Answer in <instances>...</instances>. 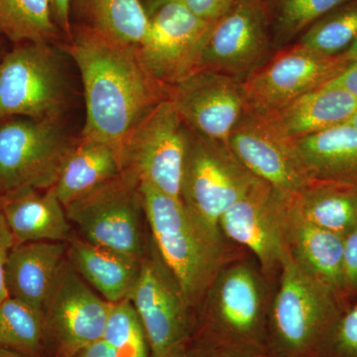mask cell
<instances>
[{
    "label": "cell",
    "mask_w": 357,
    "mask_h": 357,
    "mask_svg": "<svg viewBox=\"0 0 357 357\" xmlns=\"http://www.w3.org/2000/svg\"><path fill=\"white\" fill-rule=\"evenodd\" d=\"M262 274L245 262L225 265L204 296L192 340L225 351L267 354L272 298Z\"/></svg>",
    "instance_id": "obj_3"
},
{
    "label": "cell",
    "mask_w": 357,
    "mask_h": 357,
    "mask_svg": "<svg viewBox=\"0 0 357 357\" xmlns=\"http://www.w3.org/2000/svg\"><path fill=\"white\" fill-rule=\"evenodd\" d=\"M344 296L349 303L357 297V225L345 237Z\"/></svg>",
    "instance_id": "obj_33"
},
{
    "label": "cell",
    "mask_w": 357,
    "mask_h": 357,
    "mask_svg": "<svg viewBox=\"0 0 357 357\" xmlns=\"http://www.w3.org/2000/svg\"><path fill=\"white\" fill-rule=\"evenodd\" d=\"M77 143L60 121L7 119L0 124V196L20 188L52 189Z\"/></svg>",
    "instance_id": "obj_9"
},
{
    "label": "cell",
    "mask_w": 357,
    "mask_h": 357,
    "mask_svg": "<svg viewBox=\"0 0 357 357\" xmlns=\"http://www.w3.org/2000/svg\"><path fill=\"white\" fill-rule=\"evenodd\" d=\"M274 52L266 0H237L215 21L197 70H213L243 82Z\"/></svg>",
    "instance_id": "obj_15"
},
{
    "label": "cell",
    "mask_w": 357,
    "mask_h": 357,
    "mask_svg": "<svg viewBox=\"0 0 357 357\" xmlns=\"http://www.w3.org/2000/svg\"><path fill=\"white\" fill-rule=\"evenodd\" d=\"M110 307L66 258L44 304L45 342L56 357L76 356L102 338Z\"/></svg>",
    "instance_id": "obj_14"
},
{
    "label": "cell",
    "mask_w": 357,
    "mask_h": 357,
    "mask_svg": "<svg viewBox=\"0 0 357 357\" xmlns=\"http://www.w3.org/2000/svg\"><path fill=\"white\" fill-rule=\"evenodd\" d=\"M187 128V147L180 198L192 215L217 232L223 213L255 184L252 175L229 145Z\"/></svg>",
    "instance_id": "obj_8"
},
{
    "label": "cell",
    "mask_w": 357,
    "mask_h": 357,
    "mask_svg": "<svg viewBox=\"0 0 357 357\" xmlns=\"http://www.w3.org/2000/svg\"><path fill=\"white\" fill-rule=\"evenodd\" d=\"M75 357H132L112 347L103 338L89 344Z\"/></svg>",
    "instance_id": "obj_38"
},
{
    "label": "cell",
    "mask_w": 357,
    "mask_h": 357,
    "mask_svg": "<svg viewBox=\"0 0 357 357\" xmlns=\"http://www.w3.org/2000/svg\"><path fill=\"white\" fill-rule=\"evenodd\" d=\"M171 1V0H142L143 6L146 9L148 15H151L154 13L159 7L164 6L167 2Z\"/></svg>",
    "instance_id": "obj_40"
},
{
    "label": "cell",
    "mask_w": 357,
    "mask_h": 357,
    "mask_svg": "<svg viewBox=\"0 0 357 357\" xmlns=\"http://www.w3.org/2000/svg\"><path fill=\"white\" fill-rule=\"evenodd\" d=\"M180 357H270L268 354H248V352H236L225 351L211 345L192 340L191 344Z\"/></svg>",
    "instance_id": "obj_36"
},
{
    "label": "cell",
    "mask_w": 357,
    "mask_h": 357,
    "mask_svg": "<svg viewBox=\"0 0 357 357\" xmlns=\"http://www.w3.org/2000/svg\"><path fill=\"white\" fill-rule=\"evenodd\" d=\"M290 211L289 248L291 257L303 269L347 300L344 296L345 237L296 217L291 206Z\"/></svg>",
    "instance_id": "obj_23"
},
{
    "label": "cell",
    "mask_w": 357,
    "mask_h": 357,
    "mask_svg": "<svg viewBox=\"0 0 357 357\" xmlns=\"http://www.w3.org/2000/svg\"><path fill=\"white\" fill-rule=\"evenodd\" d=\"M296 217L347 237L357 225V183L314 182L291 195Z\"/></svg>",
    "instance_id": "obj_26"
},
{
    "label": "cell",
    "mask_w": 357,
    "mask_h": 357,
    "mask_svg": "<svg viewBox=\"0 0 357 357\" xmlns=\"http://www.w3.org/2000/svg\"><path fill=\"white\" fill-rule=\"evenodd\" d=\"M347 0H266L274 51L295 43L326 14Z\"/></svg>",
    "instance_id": "obj_28"
},
{
    "label": "cell",
    "mask_w": 357,
    "mask_h": 357,
    "mask_svg": "<svg viewBox=\"0 0 357 357\" xmlns=\"http://www.w3.org/2000/svg\"><path fill=\"white\" fill-rule=\"evenodd\" d=\"M45 344L43 314L7 297L0 304V349L38 356Z\"/></svg>",
    "instance_id": "obj_29"
},
{
    "label": "cell",
    "mask_w": 357,
    "mask_h": 357,
    "mask_svg": "<svg viewBox=\"0 0 357 357\" xmlns=\"http://www.w3.org/2000/svg\"><path fill=\"white\" fill-rule=\"evenodd\" d=\"M54 20L66 41L72 38L73 26L70 21V0H50Z\"/></svg>",
    "instance_id": "obj_37"
},
{
    "label": "cell",
    "mask_w": 357,
    "mask_h": 357,
    "mask_svg": "<svg viewBox=\"0 0 357 357\" xmlns=\"http://www.w3.org/2000/svg\"><path fill=\"white\" fill-rule=\"evenodd\" d=\"M290 196L258 178L220 218L222 236L248 248L263 274L280 271L290 255Z\"/></svg>",
    "instance_id": "obj_12"
},
{
    "label": "cell",
    "mask_w": 357,
    "mask_h": 357,
    "mask_svg": "<svg viewBox=\"0 0 357 357\" xmlns=\"http://www.w3.org/2000/svg\"><path fill=\"white\" fill-rule=\"evenodd\" d=\"M121 172V149L100 141L79 138L50 190L67 206Z\"/></svg>",
    "instance_id": "obj_24"
},
{
    "label": "cell",
    "mask_w": 357,
    "mask_h": 357,
    "mask_svg": "<svg viewBox=\"0 0 357 357\" xmlns=\"http://www.w3.org/2000/svg\"><path fill=\"white\" fill-rule=\"evenodd\" d=\"M185 6L204 20L215 22L237 0H183Z\"/></svg>",
    "instance_id": "obj_34"
},
{
    "label": "cell",
    "mask_w": 357,
    "mask_h": 357,
    "mask_svg": "<svg viewBox=\"0 0 357 357\" xmlns=\"http://www.w3.org/2000/svg\"><path fill=\"white\" fill-rule=\"evenodd\" d=\"M268 314L270 357H316L335 319L349 302L289 255Z\"/></svg>",
    "instance_id": "obj_4"
},
{
    "label": "cell",
    "mask_w": 357,
    "mask_h": 357,
    "mask_svg": "<svg viewBox=\"0 0 357 357\" xmlns=\"http://www.w3.org/2000/svg\"><path fill=\"white\" fill-rule=\"evenodd\" d=\"M145 215L162 259L196 309L225 266L222 232L206 227L182 201L140 184Z\"/></svg>",
    "instance_id": "obj_2"
},
{
    "label": "cell",
    "mask_w": 357,
    "mask_h": 357,
    "mask_svg": "<svg viewBox=\"0 0 357 357\" xmlns=\"http://www.w3.org/2000/svg\"><path fill=\"white\" fill-rule=\"evenodd\" d=\"M236 159L263 182L286 195L312 184L287 140L269 130L257 117L244 114L229 140Z\"/></svg>",
    "instance_id": "obj_17"
},
{
    "label": "cell",
    "mask_w": 357,
    "mask_h": 357,
    "mask_svg": "<svg viewBox=\"0 0 357 357\" xmlns=\"http://www.w3.org/2000/svg\"><path fill=\"white\" fill-rule=\"evenodd\" d=\"M333 82L347 89L357 100V60H352L344 73Z\"/></svg>",
    "instance_id": "obj_39"
},
{
    "label": "cell",
    "mask_w": 357,
    "mask_h": 357,
    "mask_svg": "<svg viewBox=\"0 0 357 357\" xmlns=\"http://www.w3.org/2000/svg\"><path fill=\"white\" fill-rule=\"evenodd\" d=\"M0 35L13 43L55 44L62 36L50 0H0Z\"/></svg>",
    "instance_id": "obj_27"
},
{
    "label": "cell",
    "mask_w": 357,
    "mask_h": 357,
    "mask_svg": "<svg viewBox=\"0 0 357 357\" xmlns=\"http://www.w3.org/2000/svg\"><path fill=\"white\" fill-rule=\"evenodd\" d=\"M351 62L344 53L325 55L298 43L279 49L244 79L245 114L276 112L335 81Z\"/></svg>",
    "instance_id": "obj_10"
},
{
    "label": "cell",
    "mask_w": 357,
    "mask_h": 357,
    "mask_svg": "<svg viewBox=\"0 0 357 357\" xmlns=\"http://www.w3.org/2000/svg\"><path fill=\"white\" fill-rule=\"evenodd\" d=\"M357 39V0H347L307 30L295 43L325 54L344 53Z\"/></svg>",
    "instance_id": "obj_30"
},
{
    "label": "cell",
    "mask_w": 357,
    "mask_h": 357,
    "mask_svg": "<svg viewBox=\"0 0 357 357\" xmlns=\"http://www.w3.org/2000/svg\"><path fill=\"white\" fill-rule=\"evenodd\" d=\"M215 22L204 20L183 0H171L149 16V29L137 47L147 72L170 89L196 72Z\"/></svg>",
    "instance_id": "obj_13"
},
{
    "label": "cell",
    "mask_w": 357,
    "mask_h": 357,
    "mask_svg": "<svg viewBox=\"0 0 357 357\" xmlns=\"http://www.w3.org/2000/svg\"><path fill=\"white\" fill-rule=\"evenodd\" d=\"M102 338L128 356L150 357L144 328L129 299L112 304Z\"/></svg>",
    "instance_id": "obj_31"
},
{
    "label": "cell",
    "mask_w": 357,
    "mask_h": 357,
    "mask_svg": "<svg viewBox=\"0 0 357 357\" xmlns=\"http://www.w3.org/2000/svg\"><path fill=\"white\" fill-rule=\"evenodd\" d=\"M67 258L79 276L110 304L128 299L138 276L142 258L96 245L73 236Z\"/></svg>",
    "instance_id": "obj_22"
},
{
    "label": "cell",
    "mask_w": 357,
    "mask_h": 357,
    "mask_svg": "<svg viewBox=\"0 0 357 357\" xmlns=\"http://www.w3.org/2000/svg\"><path fill=\"white\" fill-rule=\"evenodd\" d=\"M63 51L75 61L83 79L86 123L82 139L121 149L143 119L169 98V89L145 69L137 47L73 26Z\"/></svg>",
    "instance_id": "obj_1"
},
{
    "label": "cell",
    "mask_w": 357,
    "mask_h": 357,
    "mask_svg": "<svg viewBox=\"0 0 357 357\" xmlns=\"http://www.w3.org/2000/svg\"><path fill=\"white\" fill-rule=\"evenodd\" d=\"M67 243L15 244L4 272L8 297L43 314L45 302L60 267L67 258Z\"/></svg>",
    "instance_id": "obj_20"
},
{
    "label": "cell",
    "mask_w": 357,
    "mask_h": 357,
    "mask_svg": "<svg viewBox=\"0 0 357 357\" xmlns=\"http://www.w3.org/2000/svg\"><path fill=\"white\" fill-rule=\"evenodd\" d=\"M55 44H17L0 63V119L60 121L67 103L62 59Z\"/></svg>",
    "instance_id": "obj_6"
},
{
    "label": "cell",
    "mask_w": 357,
    "mask_h": 357,
    "mask_svg": "<svg viewBox=\"0 0 357 357\" xmlns=\"http://www.w3.org/2000/svg\"><path fill=\"white\" fill-rule=\"evenodd\" d=\"M0 357H24L20 356V354H16L11 351H7V349H0Z\"/></svg>",
    "instance_id": "obj_42"
},
{
    "label": "cell",
    "mask_w": 357,
    "mask_h": 357,
    "mask_svg": "<svg viewBox=\"0 0 357 357\" xmlns=\"http://www.w3.org/2000/svg\"><path fill=\"white\" fill-rule=\"evenodd\" d=\"M187 128L169 98L137 124L121 147L122 170L140 184L181 199Z\"/></svg>",
    "instance_id": "obj_11"
},
{
    "label": "cell",
    "mask_w": 357,
    "mask_h": 357,
    "mask_svg": "<svg viewBox=\"0 0 357 357\" xmlns=\"http://www.w3.org/2000/svg\"><path fill=\"white\" fill-rule=\"evenodd\" d=\"M128 299L144 328L150 357H180L194 337L197 314L152 238Z\"/></svg>",
    "instance_id": "obj_5"
},
{
    "label": "cell",
    "mask_w": 357,
    "mask_h": 357,
    "mask_svg": "<svg viewBox=\"0 0 357 357\" xmlns=\"http://www.w3.org/2000/svg\"><path fill=\"white\" fill-rule=\"evenodd\" d=\"M169 100L188 128L225 145L245 114L243 82L213 70H197L178 82Z\"/></svg>",
    "instance_id": "obj_16"
},
{
    "label": "cell",
    "mask_w": 357,
    "mask_h": 357,
    "mask_svg": "<svg viewBox=\"0 0 357 357\" xmlns=\"http://www.w3.org/2000/svg\"><path fill=\"white\" fill-rule=\"evenodd\" d=\"M70 14L73 26L129 46H139L149 29L141 0H70Z\"/></svg>",
    "instance_id": "obj_25"
},
{
    "label": "cell",
    "mask_w": 357,
    "mask_h": 357,
    "mask_svg": "<svg viewBox=\"0 0 357 357\" xmlns=\"http://www.w3.org/2000/svg\"><path fill=\"white\" fill-rule=\"evenodd\" d=\"M65 210L84 241L137 258L146 252L142 192L139 180L129 171L122 170Z\"/></svg>",
    "instance_id": "obj_7"
},
{
    "label": "cell",
    "mask_w": 357,
    "mask_h": 357,
    "mask_svg": "<svg viewBox=\"0 0 357 357\" xmlns=\"http://www.w3.org/2000/svg\"><path fill=\"white\" fill-rule=\"evenodd\" d=\"M287 141L312 183H357V128L349 121Z\"/></svg>",
    "instance_id": "obj_21"
},
{
    "label": "cell",
    "mask_w": 357,
    "mask_h": 357,
    "mask_svg": "<svg viewBox=\"0 0 357 357\" xmlns=\"http://www.w3.org/2000/svg\"><path fill=\"white\" fill-rule=\"evenodd\" d=\"M345 55L347 56L351 60H357V39L354 42V44L344 52Z\"/></svg>",
    "instance_id": "obj_41"
},
{
    "label": "cell",
    "mask_w": 357,
    "mask_h": 357,
    "mask_svg": "<svg viewBox=\"0 0 357 357\" xmlns=\"http://www.w3.org/2000/svg\"><path fill=\"white\" fill-rule=\"evenodd\" d=\"M15 245V241L0 208V304L8 297L4 282V272L11 249Z\"/></svg>",
    "instance_id": "obj_35"
},
{
    "label": "cell",
    "mask_w": 357,
    "mask_h": 357,
    "mask_svg": "<svg viewBox=\"0 0 357 357\" xmlns=\"http://www.w3.org/2000/svg\"><path fill=\"white\" fill-rule=\"evenodd\" d=\"M349 122V123H351L354 128H357V112L354 114V116L351 117V121Z\"/></svg>",
    "instance_id": "obj_43"
},
{
    "label": "cell",
    "mask_w": 357,
    "mask_h": 357,
    "mask_svg": "<svg viewBox=\"0 0 357 357\" xmlns=\"http://www.w3.org/2000/svg\"><path fill=\"white\" fill-rule=\"evenodd\" d=\"M356 112L354 96L331 82L276 112L255 117L275 135L293 140L349 121Z\"/></svg>",
    "instance_id": "obj_18"
},
{
    "label": "cell",
    "mask_w": 357,
    "mask_h": 357,
    "mask_svg": "<svg viewBox=\"0 0 357 357\" xmlns=\"http://www.w3.org/2000/svg\"><path fill=\"white\" fill-rule=\"evenodd\" d=\"M316 357H357V297L335 319Z\"/></svg>",
    "instance_id": "obj_32"
},
{
    "label": "cell",
    "mask_w": 357,
    "mask_h": 357,
    "mask_svg": "<svg viewBox=\"0 0 357 357\" xmlns=\"http://www.w3.org/2000/svg\"><path fill=\"white\" fill-rule=\"evenodd\" d=\"M0 208L15 244L68 243L73 237L65 206L51 190H14L0 196Z\"/></svg>",
    "instance_id": "obj_19"
}]
</instances>
